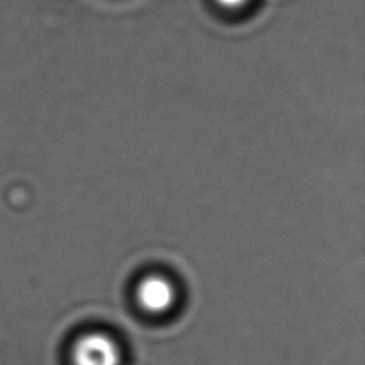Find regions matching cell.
I'll return each mask as SVG.
<instances>
[{
    "mask_svg": "<svg viewBox=\"0 0 365 365\" xmlns=\"http://www.w3.org/2000/svg\"><path fill=\"white\" fill-rule=\"evenodd\" d=\"M254 0H214V3L227 11H238L248 7Z\"/></svg>",
    "mask_w": 365,
    "mask_h": 365,
    "instance_id": "3",
    "label": "cell"
},
{
    "mask_svg": "<svg viewBox=\"0 0 365 365\" xmlns=\"http://www.w3.org/2000/svg\"><path fill=\"white\" fill-rule=\"evenodd\" d=\"M74 365H120L121 355L115 342L103 334L81 336L73 348Z\"/></svg>",
    "mask_w": 365,
    "mask_h": 365,
    "instance_id": "1",
    "label": "cell"
},
{
    "mask_svg": "<svg viewBox=\"0 0 365 365\" xmlns=\"http://www.w3.org/2000/svg\"><path fill=\"white\" fill-rule=\"evenodd\" d=\"M140 305L154 314L167 311L175 298L171 282L161 277H148L143 279L137 289Z\"/></svg>",
    "mask_w": 365,
    "mask_h": 365,
    "instance_id": "2",
    "label": "cell"
}]
</instances>
